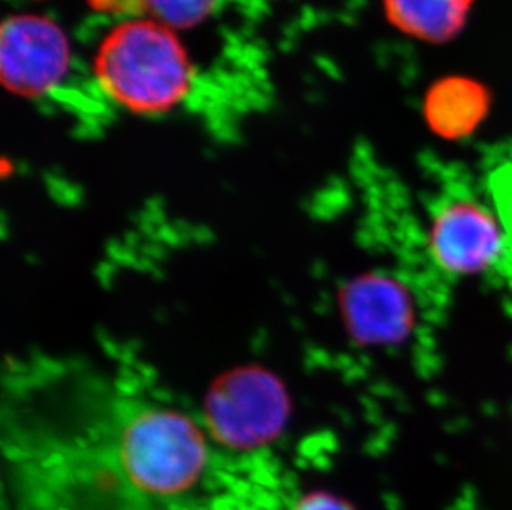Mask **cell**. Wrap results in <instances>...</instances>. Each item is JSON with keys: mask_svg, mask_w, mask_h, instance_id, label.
Here are the masks:
<instances>
[{"mask_svg": "<svg viewBox=\"0 0 512 510\" xmlns=\"http://www.w3.org/2000/svg\"><path fill=\"white\" fill-rule=\"evenodd\" d=\"M2 441L30 494L73 504L179 509L208 487L216 467L213 446L191 416L121 388L80 360L12 366Z\"/></svg>", "mask_w": 512, "mask_h": 510, "instance_id": "obj_1", "label": "cell"}, {"mask_svg": "<svg viewBox=\"0 0 512 510\" xmlns=\"http://www.w3.org/2000/svg\"><path fill=\"white\" fill-rule=\"evenodd\" d=\"M95 75L125 110L158 115L186 98L193 67L173 29L133 17L116 25L98 47Z\"/></svg>", "mask_w": 512, "mask_h": 510, "instance_id": "obj_2", "label": "cell"}, {"mask_svg": "<svg viewBox=\"0 0 512 510\" xmlns=\"http://www.w3.org/2000/svg\"><path fill=\"white\" fill-rule=\"evenodd\" d=\"M70 63L67 35L44 15H14L0 37L2 82L20 97L34 98L62 82Z\"/></svg>", "mask_w": 512, "mask_h": 510, "instance_id": "obj_3", "label": "cell"}, {"mask_svg": "<svg viewBox=\"0 0 512 510\" xmlns=\"http://www.w3.org/2000/svg\"><path fill=\"white\" fill-rule=\"evenodd\" d=\"M503 234L493 214L471 199L441 204L430 231V249L450 274H478L499 259Z\"/></svg>", "mask_w": 512, "mask_h": 510, "instance_id": "obj_4", "label": "cell"}, {"mask_svg": "<svg viewBox=\"0 0 512 510\" xmlns=\"http://www.w3.org/2000/svg\"><path fill=\"white\" fill-rule=\"evenodd\" d=\"M474 0H383L390 22L428 44H445L464 29Z\"/></svg>", "mask_w": 512, "mask_h": 510, "instance_id": "obj_5", "label": "cell"}, {"mask_svg": "<svg viewBox=\"0 0 512 510\" xmlns=\"http://www.w3.org/2000/svg\"><path fill=\"white\" fill-rule=\"evenodd\" d=\"M350 312L358 332L377 340L403 337L411 323V305L405 292L387 280L360 285L352 294Z\"/></svg>", "mask_w": 512, "mask_h": 510, "instance_id": "obj_6", "label": "cell"}, {"mask_svg": "<svg viewBox=\"0 0 512 510\" xmlns=\"http://www.w3.org/2000/svg\"><path fill=\"white\" fill-rule=\"evenodd\" d=\"M216 0H143V15L170 27L188 29L206 19Z\"/></svg>", "mask_w": 512, "mask_h": 510, "instance_id": "obj_7", "label": "cell"}, {"mask_svg": "<svg viewBox=\"0 0 512 510\" xmlns=\"http://www.w3.org/2000/svg\"><path fill=\"white\" fill-rule=\"evenodd\" d=\"M93 9L105 14L123 15V17H141L143 0H90Z\"/></svg>", "mask_w": 512, "mask_h": 510, "instance_id": "obj_8", "label": "cell"}, {"mask_svg": "<svg viewBox=\"0 0 512 510\" xmlns=\"http://www.w3.org/2000/svg\"><path fill=\"white\" fill-rule=\"evenodd\" d=\"M294 510H353L347 502L340 501L339 497L325 496V494H315V496L305 497L300 501Z\"/></svg>", "mask_w": 512, "mask_h": 510, "instance_id": "obj_9", "label": "cell"}]
</instances>
